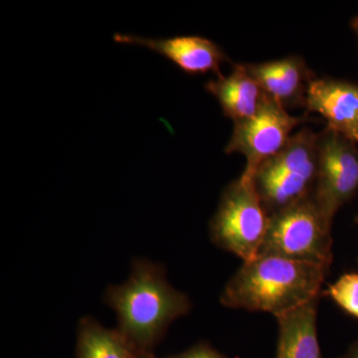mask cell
Returning a JSON list of instances; mask_svg holds the SVG:
<instances>
[{
	"instance_id": "obj_1",
	"label": "cell",
	"mask_w": 358,
	"mask_h": 358,
	"mask_svg": "<svg viewBox=\"0 0 358 358\" xmlns=\"http://www.w3.org/2000/svg\"><path fill=\"white\" fill-rule=\"evenodd\" d=\"M329 271L317 264L257 256L231 278L220 301L226 308L268 313L277 319L319 300Z\"/></svg>"
},
{
	"instance_id": "obj_2",
	"label": "cell",
	"mask_w": 358,
	"mask_h": 358,
	"mask_svg": "<svg viewBox=\"0 0 358 358\" xmlns=\"http://www.w3.org/2000/svg\"><path fill=\"white\" fill-rule=\"evenodd\" d=\"M107 300L117 313L120 331L133 345L154 343L190 310L187 296L166 282L162 268L145 261L134 262L129 279L112 287Z\"/></svg>"
},
{
	"instance_id": "obj_3",
	"label": "cell",
	"mask_w": 358,
	"mask_h": 358,
	"mask_svg": "<svg viewBox=\"0 0 358 358\" xmlns=\"http://www.w3.org/2000/svg\"><path fill=\"white\" fill-rule=\"evenodd\" d=\"M317 138L319 134L312 129H301L254 173L252 181L268 216L312 194L317 178Z\"/></svg>"
},
{
	"instance_id": "obj_4",
	"label": "cell",
	"mask_w": 358,
	"mask_h": 358,
	"mask_svg": "<svg viewBox=\"0 0 358 358\" xmlns=\"http://www.w3.org/2000/svg\"><path fill=\"white\" fill-rule=\"evenodd\" d=\"M331 226L310 194L270 216L258 256H279L331 268Z\"/></svg>"
},
{
	"instance_id": "obj_5",
	"label": "cell",
	"mask_w": 358,
	"mask_h": 358,
	"mask_svg": "<svg viewBox=\"0 0 358 358\" xmlns=\"http://www.w3.org/2000/svg\"><path fill=\"white\" fill-rule=\"evenodd\" d=\"M270 216L252 179L240 176L225 188L211 221L214 243L249 262L258 256Z\"/></svg>"
},
{
	"instance_id": "obj_6",
	"label": "cell",
	"mask_w": 358,
	"mask_h": 358,
	"mask_svg": "<svg viewBox=\"0 0 358 358\" xmlns=\"http://www.w3.org/2000/svg\"><path fill=\"white\" fill-rule=\"evenodd\" d=\"M305 121V117L289 115L281 103L265 94L255 115L234 122L225 152L243 155L246 166L241 176L252 179L258 167L281 152L294 129Z\"/></svg>"
},
{
	"instance_id": "obj_7",
	"label": "cell",
	"mask_w": 358,
	"mask_h": 358,
	"mask_svg": "<svg viewBox=\"0 0 358 358\" xmlns=\"http://www.w3.org/2000/svg\"><path fill=\"white\" fill-rule=\"evenodd\" d=\"M358 190V150L355 141L329 129L317 138V169L313 199L327 220Z\"/></svg>"
},
{
	"instance_id": "obj_8",
	"label": "cell",
	"mask_w": 358,
	"mask_h": 358,
	"mask_svg": "<svg viewBox=\"0 0 358 358\" xmlns=\"http://www.w3.org/2000/svg\"><path fill=\"white\" fill-rule=\"evenodd\" d=\"M326 120L327 128L358 143V85L317 78L308 86L305 107Z\"/></svg>"
},
{
	"instance_id": "obj_9",
	"label": "cell",
	"mask_w": 358,
	"mask_h": 358,
	"mask_svg": "<svg viewBox=\"0 0 358 358\" xmlns=\"http://www.w3.org/2000/svg\"><path fill=\"white\" fill-rule=\"evenodd\" d=\"M117 43L138 45L155 51L189 75L213 72L220 75V67L228 60L215 42L201 36H178L169 39H150L138 35L115 34Z\"/></svg>"
},
{
	"instance_id": "obj_10",
	"label": "cell",
	"mask_w": 358,
	"mask_h": 358,
	"mask_svg": "<svg viewBox=\"0 0 358 358\" xmlns=\"http://www.w3.org/2000/svg\"><path fill=\"white\" fill-rule=\"evenodd\" d=\"M244 66L264 93L285 109L305 107L308 86L315 76L300 56Z\"/></svg>"
},
{
	"instance_id": "obj_11",
	"label": "cell",
	"mask_w": 358,
	"mask_h": 358,
	"mask_svg": "<svg viewBox=\"0 0 358 358\" xmlns=\"http://www.w3.org/2000/svg\"><path fill=\"white\" fill-rule=\"evenodd\" d=\"M205 90L218 101L225 117L234 122L255 115L265 95L244 64L233 65L232 72L227 76L220 74L216 79L209 80Z\"/></svg>"
},
{
	"instance_id": "obj_12",
	"label": "cell",
	"mask_w": 358,
	"mask_h": 358,
	"mask_svg": "<svg viewBox=\"0 0 358 358\" xmlns=\"http://www.w3.org/2000/svg\"><path fill=\"white\" fill-rule=\"evenodd\" d=\"M317 300L277 317L275 358H322L317 329Z\"/></svg>"
},
{
	"instance_id": "obj_13",
	"label": "cell",
	"mask_w": 358,
	"mask_h": 358,
	"mask_svg": "<svg viewBox=\"0 0 358 358\" xmlns=\"http://www.w3.org/2000/svg\"><path fill=\"white\" fill-rule=\"evenodd\" d=\"M134 353L133 343L121 331L105 329L89 317L80 324L79 358H131Z\"/></svg>"
},
{
	"instance_id": "obj_14",
	"label": "cell",
	"mask_w": 358,
	"mask_h": 358,
	"mask_svg": "<svg viewBox=\"0 0 358 358\" xmlns=\"http://www.w3.org/2000/svg\"><path fill=\"white\" fill-rule=\"evenodd\" d=\"M341 310L358 320V273L339 277L326 291Z\"/></svg>"
},
{
	"instance_id": "obj_15",
	"label": "cell",
	"mask_w": 358,
	"mask_h": 358,
	"mask_svg": "<svg viewBox=\"0 0 358 358\" xmlns=\"http://www.w3.org/2000/svg\"><path fill=\"white\" fill-rule=\"evenodd\" d=\"M176 358H226L224 355L216 352L213 348L207 345H199L187 350L182 355H178Z\"/></svg>"
},
{
	"instance_id": "obj_16",
	"label": "cell",
	"mask_w": 358,
	"mask_h": 358,
	"mask_svg": "<svg viewBox=\"0 0 358 358\" xmlns=\"http://www.w3.org/2000/svg\"><path fill=\"white\" fill-rule=\"evenodd\" d=\"M339 358H358V341L357 343H353L350 348H348V352Z\"/></svg>"
},
{
	"instance_id": "obj_17",
	"label": "cell",
	"mask_w": 358,
	"mask_h": 358,
	"mask_svg": "<svg viewBox=\"0 0 358 358\" xmlns=\"http://www.w3.org/2000/svg\"><path fill=\"white\" fill-rule=\"evenodd\" d=\"M353 28H355V32H357L358 36V18L353 21Z\"/></svg>"
},
{
	"instance_id": "obj_18",
	"label": "cell",
	"mask_w": 358,
	"mask_h": 358,
	"mask_svg": "<svg viewBox=\"0 0 358 358\" xmlns=\"http://www.w3.org/2000/svg\"><path fill=\"white\" fill-rule=\"evenodd\" d=\"M131 358H150L148 357V355H141L138 353H134V357Z\"/></svg>"
},
{
	"instance_id": "obj_19",
	"label": "cell",
	"mask_w": 358,
	"mask_h": 358,
	"mask_svg": "<svg viewBox=\"0 0 358 358\" xmlns=\"http://www.w3.org/2000/svg\"><path fill=\"white\" fill-rule=\"evenodd\" d=\"M357 223L358 224V216L357 217Z\"/></svg>"
}]
</instances>
